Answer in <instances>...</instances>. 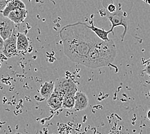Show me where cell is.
Here are the masks:
<instances>
[{"instance_id":"cell-1","label":"cell","mask_w":150,"mask_h":134,"mask_svg":"<svg viewBox=\"0 0 150 134\" xmlns=\"http://www.w3.org/2000/svg\"><path fill=\"white\" fill-rule=\"evenodd\" d=\"M64 52L73 63L87 67L100 45V39L86 23L77 22L63 27L60 31Z\"/></svg>"},{"instance_id":"cell-2","label":"cell","mask_w":150,"mask_h":134,"mask_svg":"<svg viewBox=\"0 0 150 134\" xmlns=\"http://www.w3.org/2000/svg\"><path fill=\"white\" fill-rule=\"evenodd\" d=\"M132 6V0H101V3H99V12L101 16L107 17L110 21L112 31L115 27H124L122 41L128 32Z\"/></svg>"},{"instance_id":"cell-3","label":"cell","mask_w":150,"mask_h":134,"mask_svg":"<svg viewBox=\"0 0 150 134\" xmlns=\"http://www.w3.org/2000/svg\"><path fill=\"white\" fill-rule=\"evenodd\" d=\"M54 90L63 97L67 95H75L78 91L76 84L70 79L60 77L54 82Z\"/></svg>"},{"instance_id":"cell-4","label":"cell","mask_w":150,"mask_h":134,"mask_svg":"<svg viewBox=\"0 0 150 134\" xmlns=\"http://www.w3.org/2000/svg\"><path fill=\"white\" fill-rule=\"evenodd\" d=\"M17 33L16 30L8 39L5 40L4 46L2 50L3 54L5 56L11 58L18 55V47H17Z\"/></svg>"},{"instance_id":"cell-5","label":"cell","mask_w":150,"mask_h":134,"mask_svg":"<svg viewBox=\"0 0 150 134\" xmlns=\"http://www.w3.org/2000/svg\"><path fill=\"white\" fill-rule=\"evenodd\" d=\"M16 30L15 23L7 17L0 18V36L5 40L11 36Z\"/></svg>"},{"instance_id":"cell-6","label":"cell","mask_w":150,"mask_h":134,"mask_svg":"<svg viewBox=\"0 0 150 134\" xmlns=\"http://www.w3.org/2000/svg\"><path fill=\"white\" fill-rule=\"evenodd\" d=\"M88 105V98L84 92L77 91L75 94V105L74 110L81 111L86 110Z\"/></svg>"},{"instance_id":"cell-7","label":"cell","mask_w":150,"mask_h":134,"mask_svg":"<svg viewBox=\"0 0 150 134\" xmlns=\"http://www.w3.org/2000/svg\"><path fill=\"white\" fill-rule=\"evenodd\" d=\"M28 14L26 9H17L12 10L8 14L7 18L15 24H20L24 21Z\"/></svg>"},{"instance_id":"cell-8","label":"cell","mask_w":150,"mask_h":134,"mask_svg":"<svg viewBox=\"0 0 150 134\" xmlns=\"http://www.w3.org/2000/svg\"><path fill=\"white\" fill-rule=\"evenodd\" d=\"M63 98L64 97L60 93L54 90L52 95L47 99V105L51 108L57 110L62 108Z\"/></svg>"},{"instance_id":"cell-9","label":"cell","mask_w":150,"mask_h":134,"mask_svg":"<svg viewBox=\"0 0 150 134\" xmlns=\"http://www.w3.org/2000/svg\"><path fill=\"white\" fill-rule=\"evenodd\" d=\"M17 9H26L25 3L21 0H10L7 5L3 11L2 14L3 16L7 17L10 12Z\"/></svg>"},{"instance_id":"cell-10","label":"cell","mask_w":150,"mask_h":134,"mask_svg":"<svg viewBox=\"0 0 150 134\" xmlns=\"http://www.w3.org/2000/svg\"><path fill=\"white\" fill-rule=\"evenodd\" d=\"M54 90V82L53 81H46L40 87V94L44 99L47 100L52 95Z\"/></svg>"},{"instance_id":"cell-11","label":"cell","mask_w":150,"mask_h":134,"mask_svg":"<svg viewBox=\"0 0 150 134\" xmlns=\"http://www.w3.org/2000/svg\"><path fill=\"white\" fill-rule=\"evenodd\" d=\"M29 39L25 34H17V47L18 51H26L29 47Z\"/></svg>"},{"instance_id":"cell-12","label":"cell","mask_w":150,"mask_h":134,"mask_svg":"<svg viewBox=\"0 0 150 134\" xmlns=\"http://www.w3.org/2000/svg\"><path fill=\"white\" fill-rule=\"evenodd\" d=\"M88 26H89L90 29H91V30H93V32L96 34L100 39H101L102 40H104V41H108L110 39L108 38V35L110 32H113V31H112L111 29L107 31V30H104L103 29L98 28V27H95V25H94L93 22H91V25H88Z\"/></svg>"},{"instance_id":"cell-13","label":"cell","mask_w":150,"mask_h":134,"mask_svg":"<svg viewBox=\"0 0 150 134\" xmlns=\"http://www.w3.org/2000/svg\"><path fill=\"white\" fill-rule=\"evenodd\" d=\"M75 105V95H67L63 98L62 108L73 109Z\"/></svg>"},{"instance_id":"cell-14","label":"cell","mask_w":150,"mask_h":134,"mask_svg":"<svg viewBox=\"0 0 150 134\" xmlns=\"http://www.w3.org/2000/svg\"><path fill=\"white\" fill-rule=\"evenodd\" d=\"M9 1L10 0H0V13L2 14Z\"/></svg>"},{"instance_id":"cell-15","label":"cell","mask_w":150,"mask_h":134,"mask_svg":"<svg viewBox=\"0 0 150 134\" xmlns=\"http://www.w3.org/2000/svg\"><path fill=\"white\" fill-rule=\"evenodd\" d=\"M144 72H146V74L150 76V61L148 62V63H146L144 67Z\"/></svg>"},{"instance_id":"cell-16","label":"cell","mask_w":150,"mask_h":134,"mask_svg":"<svg viewBox=\"0 0 150 134\" xmlns=\"http://www.w3.org/2000/svg\"><path fill=\"white\" fill-rule=\"evenodd\" d=\"M4 42L5 40L3 39V38L1 36H0V50L1 51L3 49V46H4Z\"/></svg>"},{"instance_id":"cell-17","label":"cell","mask_w":150,"mask_h":134,"mask_svg":"<svg viewBox=\"0 0 150 134\" xmlns=\"http://www.w3.org/2000/svg\"><path fill=\"white\" fill-rule=\"evenodd\" d=\"M147 118H148V120H149L150 121V110H149L148 113H147Z\"/></svg>"},{"instance_id":"cell-18","label":"cell","mask_w":150,"mask_h":134,"mask_svg":"<svg viewBox=\"0 0 150 134\" xmlns=\"http://www.w3.org/2000/svg\"><path fill=\"white\" fill-rule=\"evenodd\" d=\"M1 63H0V68H1Z\"/></svg>"}]
</instances>
